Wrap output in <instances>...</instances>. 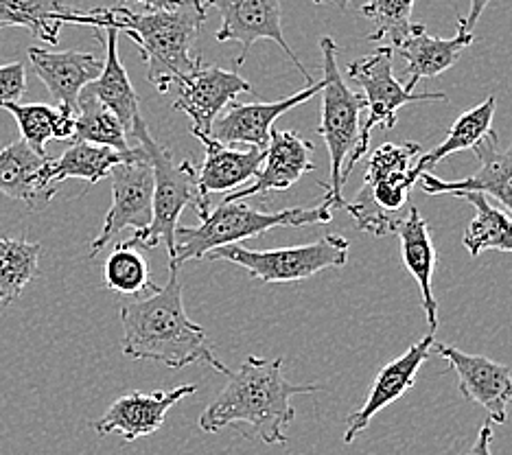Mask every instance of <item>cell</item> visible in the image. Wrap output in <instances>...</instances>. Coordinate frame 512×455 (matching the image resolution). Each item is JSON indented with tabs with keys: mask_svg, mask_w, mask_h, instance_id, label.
<instances>
[{
	"mask_svg": "<svg viewBox=\"0 0 512 455\" xmlns=\"http://www.w3.org/2000/svg\"><path fill=\"white\" fill-rule=\"evenodd\" d=\"M123 353L130 359L156 361L167 368L206 364L221 375L230 370L215 357L211 340L184 309L180 270L169 267V280L149 296L121 307Z\"/></svg>",
	"mask_w": 512,
	"mask_h": 455,
	"instance_id": "6da1fadb",
	"label": "cell"
},
{
	"mask_svg": "<svg viewBox=\"0 0 512 455\" xmlns=\"http://www.w3.org/2000/svg\"><path fill=\"white\" fill-rule=\"evenodd\" d=\"M318 383H292L283 377V359L248 357L230 372L228 385L200 416L204 434H217L228 425H248L265 445H285L287 427L296 418L292 399L318 392Z\"/></svg>",
	"mask_w": 512,
	"mask_h": 455,
	"instance_id": "7a4b0ae2",
	"label": "cell"
},
{
	"mask_svg": "<svg viewBox=\"0 0 512 455\" xmlns=\"http://www.w3.org/2000/svg\"><path fill=\"white\" fill-rule=\"evenodd\" d=\"M99 11V29H116L130 35L138 44L147 79L160 92H169L173 84H184L202 66V55L195 51L197 38L208 16L206 0H182L169 11H136L110 7Z\"/></svg>",
	"mask_w": 512,
	"mask_h": 455,
	"instance_id": "3957f363",
	"label": "cell"
},
{
	"mask_svg": "<svg viewBox=\"0 0 512 455\" xmlns=\"http://www.w3.org/2000/svg\"><path fill=\"white\" fill-rule=\"evenodd\" d=\"M132 140L145 149L154 171V208H151V224L145 230H138L132 239L123 241L130 248L154 250L158 245H165L169 252V261L176 256V230L180 226V215L186 206H193L195 213L204 219L211 213V200L200 193L197 184V171L193 162L176 160L169 147L160 145L151 136L143 116H138L132 127Z\"/></svg>",
	"mask_w": 512,
	"mask_h": 455,
	"instance_id": "277c9868",
	"label": "cell"
},
{
	"mask_svg": "<svg viewBox=\"0 0 512 455\" xmlns=\"http://www.w3.org/2000/svg\"><path fill=\"white\" fill-rule=\"evenodd\" d=\"M333 219V208L318 204L311 208H285L276 213L256 210L243 202H221L211 208L200 226H178L176 230V256L169 261V267H180L186 261H202L208 252L224 245H237L246 239L259 237L267 230L281 226H316L329 224Z\"/></svg>",
	"mask_w": 512,
	"mask_h": 455,
	"instance_id": "5b68a950",
	"label": "cell"
},
{
	"mask_svg": "<svg viewBox=\"0 0 512 455\" xmlns=\"http://www.w3.org/2000/svg\"><path fill=\"white\" fill-rule=\"evenodd\" d=\"M421 154L423 147L418 143H383L372 151L362 189L353 202L344 204L359 230L372 237L397 235L416 184L412 169Z\"/></svg>",
	"mask_w": 512,
	"mask_h": 455,
	"instance_id": "8992f818",
	"label": "cell"
},
{
	"mask_svg": "<svg viewBox=\"0 0 512 455\" xmlns=\"http://www.w3.org/2000/svg\"><path fill=\"white\" fill-rule=\"evenodd\" d=\"M322 51V119L318 125V134L322 136L324 145L329 149L331 160V180L322 182L320 186L324 195V204L331 208L344 210V184H342V169L348 156L353 154L359 140V114L366 110V101L359 92L351 90L346 84L340 66H337V44L333 38L324 35L320 40Z\"/></svg>",
	"mask_w": 512,
	"mask_h": 455,
	"instance_id": "52a82bcc",
	"label": "cell"
},
{
	"mask_svg": "<svg viewBox=\"0 0 512 455\" xmlns=\"http://www.w3.org/2000/svg\"><path fill=\"white\" fill-rule=\"evenodd\" d=\"M392 49L390 46H379L375 53H370L362 60H355L348 64L346 75L355 86L362 88L359 95L366 101L368 119L359 125V140L351 156H348L346 165L342 169V184L348 182L353 175V169L359 160H362L370 149V136L372 132L383 130L390 132L397 125L399 110L410 103H447L449 97L445 92H414L394 77L392 68Z\"/></svg>",
	"mask_w": 512,
	"mask_h": 455,
	"instance_id": "ba28073f",
	"label": "cell"
},
{
	"mask_svg": "<svg viewBox=\"0 0 512 455\" xmlns=\"http://www.w3.org/2000/svg\"><path fill=\"white\" fill-rule=\"evenodd\" d=\"M348 250L351 243L344 237L327 235L316 243L278 250H248L239 243L224 245L208 252L206 259L237 265L263 283H298L331 267H344L348 263Z\"/></svg>",
	"mask_w": 512,
	"mask_h": 455,
	"instance_id": "9c48e42d",
	"label": "cell"
},
{
	"mask_svg": "<svg viewBox=\"0 0 512 455\" xmlns=\"http://www.w3.org/2000/svg\"><path fill=\"white\" fill-rule=\"evenodd\" d=\"M112 178V206L103 221L99 237L90 245V259H95L108 245L121 235L125 228L145 230L151 224V208H154V171L138 145L136 156L110 171Z\"/></svg>",
	"mask_w": 512,
	"mask_h": 455,
	"instance_id": "30bf717a",
	"label": "cell"
},
{
	"mask_svg": "<svg viewBox=\"0 0 512 455\" xmlns=\"http://www.w3.org/2000/svg\"><path fill=\"white\" fill-rule=\"evenodd\" d=\"M206 5L215 7L221 16V27L215 33V40L241 44L237 66L246 64L254 42L272 40L285 51L289 62L296 66L307 84H316L309 70L302 66L298 55L285 40L281 0H206Z\"/></svg>",
	"mask_w": 512,
	"mask_h": 455,
	"instance_id": "8fae6325",
	"label": "cell"
},
{
	"mask_svg": "<svg viewBox=\"0 0 512 455\" xmlns=\"http://www.w3.org/2000/svg\"><path fill=\"white\" fill-rule=\"evenodd\" d=\"M432 353L449 361V368L458 375V388L464 399L484 407L491 423H506L508 405L512 403V372L506 364L469 355L447 344H434Z\"/></svg>",
	"mask_w": 512,
	"mask_h": 455,
	"instance_id": "7c38bea8",
	"label": "cell"
},
{
	"mask_svg": "<svg viewBox=\"0 0 512 455\" xmlns=\"http://www.w3.org/2000/svg\"><path fill=\"white\" fill-rule=\"evenodd\" d=\"M241 92H254L250 81L239 73H230L219 66H200V70L180 84L173 108L191 119L193 136H211L213 123Z\"/></svg>",
	"mask_w": 512,
	"mask_h": 455,
	"instance_id": "4fadbf2b",
	"label": "cell"
},
{
	"mask_svg": "<svg viewBox=\"0 0 512 455\" xmlns=\"http://www.w3.org/2000/svg\"><path fill=\"white\" fill-rule=\"evenodd\" d=\"M322 81L307 86L305 90L296 92L292 97L270 101V103H237L232 101L228 108L217 116L213 123L211 138L217 143L232 147V145H248L256 149H267L270 145V134L278 116L298 108L322 92Z\"/></svg>",
	"mask_w": 512,
	"mask_h": 455,
	"instance_id": "5bb4252c",
	"label": "cell"
},
{
	"mask_svg": "<svg viewBox=\"0 0 512 455\" xmlns=\"http://www.w3.org/2000/svg\"><path fill=\"white\" fill-rule=\"evenodd\" d=\"M436 344L434 333H427L423 340H418L414 346L405 350L401 357H397L390 364L379 370V375L372 381L368 396L364 405L353 412L346 420V431H344V442L351 445V442L362 434V431L370 425V420L375 418L381 410L394 401H399L405 392H410L416 383V375L425 361L432 357V348Z\"/></svg>",
	"mask_w": 512,
	"mask_h": 455,
	"instance_id": "9a60e30c",
	"label": "cell"
},
{
	"mask_svg": "<svg viewBox=\"0 0 512 455\" xmlns=\"http://www.w3.org/2000/svg\"><path fill=\"white\" fill-rule=\"evenodd\" d=\"M313 143L302 138L298 132L272 130L270 145L265 149V160L256 173L252 184L226 195L224 202H243L250 197H265L270 193H281L311 173L316 165L311 162Z\"/></svg>",
	"mask_w": 512,
	"mask_h": 455,
	"instance_id": "2e32d148",
	"label": "cell"
},
{
	"mask_svg": "<svg viewBox=\"0 0 512 455\" xmlns=\"http://www.w3.org/2000/svg\"><path fill=\"white\" fill-rule=\"evenodd\" d=\"M197 392V385H180L167 392H132L116 399L110 410L103 414L99 420L92 423L99 436L119 434L125 442H134L138 438H145L156 434V431L165 425L167 412L173 405L180 403L186 396Z\"/></svg>",
	"mask_w": 512,
	"mask_h": 455,
	"instance_id": "e0dca14e",
	"label": "cell"
},
{
	"mask_svg": "<svg viewBox=\"0 0 512 455\" xmlns=\"http://www.w3.org/2000/svg\"><path fill=\"white\" fill-rule=\"evenodd\" d=\"M480 158V169L464 180H440L432 173H423L416 184L427 195H456L462 191H480L486 197H495L504 213L512 219V145L497 147V132L484 138L471 149Z\"/></svg>",
	"mask_w": 512,
	"mask_h": 455,
	"instance_id": "ac0fdd59",
	"label": "cell"
},
{
	"mask_svg": "<svg viewBox=\"0 0 512 455\" xmlns=\"http://www.w3.org/2000/svg\"><path fill=\"white\" fill-rule=\"evenodd\" d=\"M27 53L33 73L42 79L49 95L55 99L57 108L75 116L81 90L99 79L103 62L92 53H53L49 49H40V46H31Z\"/></svg>",
	"mask_w": 512,
	"mask_h": 455,
	"instance_id": "d6986e66",
	"label": "cell"
},
{
	"mask_svg": "<svg viewBox=\"0 0 512 455\" xmlns=\"http://www.w3.org/2000/svg\"><path fill=\"white\" fill-rule=\"evenodd\" d=\"M475 35L458 29V35L451 40H442L429 35L425 25L414 22L412 31L394 46L392 53L401 55L405 60V75H410L407 88H416L421 79H432L460 62L462 53L473 44Z\"/></svg>",
	"mask_w": 512,
	"mask_h": 455,
	"instance_id": "ffe728a7",
	"label": "cell"
},
{
	"mask_svg": "<svg viewBox=\"0 0 512 455\" xmlns=\"http://www.w3.org/2000/svg\"><path fill=\"white\" fill-rule=\"evenodd\" d=\"M49 156H40L25 140L18 138L0 149V193L9 200L22 202L29 210L49 204L57 189L46 184Z\"/></svg>",
	"mask_w": 512,
	"mask_h": 455,
	"instance_id": "44dd1931",
	"label": "cell"
},
{
	"mask_svg": "<svg viewBox=\"0 0 512 455\" xmlns=\"http://www.w3.org/2000/svg\"><path fill=\"white\" fill-rule=\"evenodd\" d=\"M66 22L99 29V11H79L62 0H0V31L20 27L55 46Z\"/></svg>",
	"mask_w": 512,
	"mask_h": 455,
	"instance_id": "7402d4cb",
	"label": "cell"
},
{
	"mask_svg": "<svg viewBox=\"0 0 512 455\" xmlns=\"http://www.w3.org/2000/svg\"><path fill=\"white\" fill-rule=\"evenodd\" d=\"M397 235L401 241V256L405 270L414 276L421 289L423 298V309L427 315L429 333L438 331V302L434 298V272L438 265V252L432 239V232H429V224L418 213V208L412 206L410 213L405 215L401 226L397 228Z\"/></svg>",
	"mask_w": 512,
	"mask_h": 455,
	"instance_id": "603a6c76",
	"label": "cell"
},
{
	"mask_svg": "<svg viewBox=\"0 0 512 455\" xmlns=\"http://www.w3.org/2000/svg\"><path fill=\"white\" fill-rule=\"evenodd\" d=\"M195 138L202 140L206 149L202 171L197 173V184H200V193L208 200H211L213 193L237 191L241 189V184L254 180L265 160V149L250 147L246 151H239L217 143L211 136Z\"/></svg>",
	"mask_w": 512,
	"mask_h": 455,
	"instance_id": "cb8c5ba5",
	"label": "cell"
},
{
	"mask_svg": "<svg viewBox=\"0 0 512 455\" xmlns=\"http://www.w3.org/2000/svg\"><path fill=\"white\" fill-rule=\"evenodd\" d=\"M97 33L101 42L106 40V62H103L99 79L86 88L121 121L130 136L134 121L141 116V108H138V95L119 57V31L101 29Z\"/></svg>",
	"mask_w": 512,
	"mask_h": 455,
	"instance_id": "d4e9b609",
	"label": "cell"
},
{
	"mask_svg": "<svg viewBox=\"0 0 512 455\" xmlns=\"http://www.w3.org/2000/svg\"><path fill=\"white\" fill-rule=\"evenodd\" d=\"M136 151L138 145L130 151H116L92 143H73L60 158H49L44 178L46 184L53 186V189H57L64 180H86L90 184H97L103 178H108L114 167L132 160Z\"/></svg>",
	"mask_w": 512,
	"mask_h": 455,
	"instance_id": "484cf974",
	"label": "cell"
},
{
	"mask_svg": "<svg viewBox=\"0 0 512 455\" xmlns=\"http://www.w3.org/2000/svg\"><path fill=\"white\" fill-rule=\"evenodd\" d=\"M495 108H497V99L488 97L480 105H475L473 110L464 112L460 119L451 125L447 138L442 140L438 147L418 156L416 165L412 169V178L418 182V178H421L423 173H432V169L438 165V162H442L447 156L458 154V151H464V149H475L484 138L495 134L493 130Z\"/></svg>",
	"mask_w": 512,
	"mask_h": 455,
	"instance_id": "4316f807",
	"label": "cell"
},
{
	"mask_svg": "<svg viewBox=\"0 0 512 455\" xmlns=\"http://www.w3.org/2000/svg\"><path fill=\"white\" fill-rule=\"evenodd\" d=\"M453 197H460L475 208V217L462 239L471 256H480L484 250L512 252V219L502 208L493 206L480 191H462Z\"/></svg>",
	"mask_w": 512,
	"mask_h": 455,
	"instance_id": "83f0119b",
	"label": "cell"
},
{
	"mask_svg": "<svg viewBox=\"0 0 512 455\" xmlns=\"http://www.w3.org/2000/svg\"><path fill=\"white\" fill-rule=\"evenodd\" d=\"M20 127V138L40 156L46 154L49 140H71L75 134V116L46 103H7L3 105Z\"/></svg>",
	"mask_w": 512,
	"mask_h": 455,
	"instance_id": "f1b7e54d",
	"label": "cell"
},
{
	"mask_svg": "<svg viewBox=\"0 0 512 455\" xmlns=\"http://www.w3.org/2000/svg\"><path fill=\"white\" fill-rule=\"evenodd\" d=\"M127 138L130 136H127L125 127L106 105L92 95L88 88L81 90L75 114V134L71 143H92L116 151H130L132 145Z\"/></svg>",
	"mask_w": 512,
	"mask_h": 455,
	"instance_id": "f546056e",
	"label": "cell"
},
{
	"mask_svg": "<svg viewBox=\"0 0 512 455\" xmlns=\"http://www.w3.org/2000/svg\"><path fill=\"white\" fill-rule=\"evenodd\" d=\"M42 245L27 239H0V311L16 302L40 274Z\"/></svg>",
	"mask_w": 512,
	"mask_h": 455,
	"instance_id": "4dcf8cb0",
	"label": "cell"
},
{
	"mask_svg": "<svg viewBox=\"0 0 512 455\" xmlns=\"http://www.w3.org/2000/svg\"><path fill=\"white\" fill-rule=\"evenodd\" d=\"M103 285L123 296H138L143 291L151 294L158 289V285L151 283L145 256L125 243L116 245L103 265Z\"/></svg>",
	"mask_w": 512,
	"mask_h": 455,
	"instance_id": "1f68e13d",
	"label": "cell"
},
{
	"mask_svg": "<svg viewBox=\"0 0 512 455\" xmlns=\"http://www.w3.org/2000/svg\"><path fill=\"white\" fill-rule=\"evenodd\" d=\"M414 3L416 0H368L362 7V14L375 22V31L368 35V40H388V46L394 49L414 27Z\"/></svg>",
	"mask_w": 512,
	"mask_h": 455,
	"instance_id": "d6a6232c",
	"label": "cell"
},
{
	"mask_svg": "<svg viewBox=\"0 0 512 455\" xmlns=\"http://www.w3.org/2000/svg\"><path fill=\"white\" fill-rule=\"evenodd\" d=\"M27 92V70L22 62L0 64V108L7 103H20Z\"/></svg>",
	"mask_w": 512,
	"mask_h": 455,
	"instance_id": "836d02e7",
	"label": "cell"
},
{
	"mask_svg": "<svg viewBox=\"0 0 512 455\" xmlns=\"http://www.w3.org/2000/svg\"><path fill=\"white\" fill-rule=\"evenodd\" d=\"M488 3H491V0H471L469 14L464 18H458V29L464 31V33H473V29H475L477 22H480Z\"/></svg>",
	"mask_w": 512,
	"mask_h": 455,
	"instance_id": "e575fe53",
	"label": "cell"
},
{
	"mask_svg": "<svg viewBox=\"0 0 512 455\" xmlns=\"http://www.w3.org/2000/svg\"><path fill=\"white\" fill-rule=\"evenodd\" d=\"M491 440H493V423H491V420H486V423L480 429V434H477V440L473 442V447L469 449L467 455H493Z\"/></svg>",
	"mask_w": 512,
	"mask_h": 455,
	"instance_id": "d590c367",
	"label": "cell"
},
{
	"mask_svg": "<svg viewBox=\"0 0 512 455\" xmlns=\"http://www.w3.org/2000/svg\"><path fill=\"white\" fill-rule=\"evenodd\" d=\"M136 3L145 5L149 11H169L182 5V0H136Z\"/></svg>",
	"mask_w": 512,
	"mask_h": 455,
	"instance_id": "8d00e7d4",
	"label": "cell"
},
{
	"mask_svg": "<svg viewBox=\"0 0 512 455\" xmlns=\"http://www.w3.org/2000/svg\"><path fill=\"white\" fill-rule=\"evenodd\" d=\"M313 3H316V5H329V7H337V9H346L351 0H313Z\"/></svg>",
	"mask_w": 512,
	"mask_h": 455,
	"instance_id": "74e56055",
	"label": "cell"
}]
</instances>
